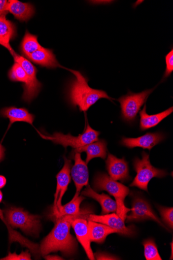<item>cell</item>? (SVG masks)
Returning a JSON list of instances; mask_svg holds the SVG:
<instances>
[{
	"label": "cell",
	"instance_id": "2e32d148",
	"mask_svg": "<svg viewBox=\"0 0 173 260\" xmlns=\"http://www.w3.org/2000/svg\"><path fill=\"white\" fill-rule=\"evenodd\" d=\"M0 115L10 120V128L15 122H26L31 125L35 119V116L29 112L26 108H18L15 107H9L3 108L0 111Z\"/></svg>",
	"mask_w": 173,
	"mask_h": 260
},
{
	"label": "cell",
	"instance_id": "9a60e30c",
	"mask_svg": "<svg viewBox=\"0 0 173 260\" xmlns=\"http://www.w3.org/2000/svg\"><path fill=\"white\" fill-rule=\"evenodd\" d=\"M71 225L77 235V239L83 247L89 259H95L94 254L90 246L88 222L86 219L78 218L72 222Z\"/></svg>",
	"mask_w": 173,
	"mask_h": 260
},
{
	"label": "cell",
	"instance_id": "9c48e42d",
	"mask_svg": "<svg viewBox=\"0 0 173 260\" xmlns=\"http://www.w3.org/2000/svg\"><path fill=\"white\" fill-rule=\"evenodd\" d=\"M131 212L127 216V222H139L145 220H152L156 221L161 226L166 229L159 218L155 214L150 205L143 199L135 197L134 198Z\"/></svg>",
	"mask_w": 173,
	"mask_h": 260
},
{
	"label": "cell",
	"instance_id": "8fae6325",
	"mask_svg": "<svg viewBox=\"0 0 173 260\" xmlns=\"http://www.w3.org/2000/svg\"><path fill=\"white\" fill-rule=\"evenodd\" d=\"M164 138L165 136L163 134L149 133L136 138L123 137L121 140V144L128 148L140 147L151 150Z\"/></svg>",
	"mask_w": 173,
	"mask_h": 260
},
{
	"label": "cell",
	"instance_id": "d4e9b609",
	"mask_svg": "<svg viewBox=\"0 0 173 260\" xmlns=\"http://www.w3.org/2000/svg\"><path fill=\"white\" fill-rule=\"evenodd\" d=\"M84 200L85 198L82 196L74 198L70 203L63 206H62L56 214H52L51 216H49V217H59L64 216L77 215L81 211L80 205Z\"/></svg>",
	"mask_w": 173,
	"mask_h": 260
},
{
	"label": "cell",
	"instance_id": "83f0119b",
	"mask_svg": "<svg viewBox=\"0 0 173 260\" xmlns=\"http://www.w3.org/2000/svg\"><path fill=\"white\" fill-rule=\"evenodd\" d=\"M163 221L171 230L173 228V209L162 206L158 207Z\"/></svg>",
	"mask_w": 173,
	"mask_h": 260
},
{
	"label": "cell",
	"instance_id": "7402d4cb",
	"mask_svg": "<svg viewBox=\"0 0 173 260\" xmlns=\"http://www.w3.org/2000/svg\"><path fill=\"white\" fill-rule=\"evenodd\" d=\"M173 111L171 107L161 113L149 115L146 112V106L140 112V127L142 131H145L154 127L158 125L165 118L169 115Z\"/></svg>",
	"mask_w": 173,
	"mask_h": 260
},
{
	"label": "cell",
	"instance_id": "f546056e",
	"mask_svg": "<svg viewBox=\"0 0 173 260\" xmlns=\"http://www.w3.org/2000/svg\"><path fill=\"white\" fill-rule=\"evenodd\" d=\"M0 259L3 260H31V254L28 250L26 252L22 251L20 254H17L16 252L13 253H9L8 256Z\"/></svg>",
	"mask_w": 173,
	"mask_h": 260
},
{
	"label": "cell",
	"instance_id": "e0dca14e",
	"mask_svg": "<svg viewBox=\"0 0 173 260\" xmlns=\"http://www.w3.org/2000/svg\"><path fill=\"white\" fill-rule=\"evenodd\" d=\"M8 11L21 22H27L35 14L33 6L29 3H23L18 0L8 1Z\"/></svg>",
	"mask_w": 173,
	"mask_h": 260
},
{
	"label": "cell",
	"instance_id": "f1b7e54d",
	"mask_svg": "<svg viewBox=\"0 0 173 260\" xmlns=\"http://www.w3.org/2000/svg\"><path fill=\"white\" fill-rule=\"evenodd\" d=\"M166 69L163 79L168 78L173 72V49L165 56Z\"/></svg>",
	"mask_w": 173,
	"mask_h": 260
},
{
	"label": "cell",
	"instance_id": "30bf717a",
	"mask_svg": "<svg viewBox=\"0 0 173 260\" xmlns=\"http://www.w3.org/2000/svg\"><path fill=\"white\" fill-rule=\"evenodd\" d=\"M64 165L62 169L56 176L57 184L56 193L55 194V200L53 208V214L56 212L61 208V201L62 198L67 190V187L71 182V169L72 167V161L71 160L64 157Z\"/></svg>",
	"mask_w": 173,
	"mask_h": 260
},
{
	"label": "cell",
	"instance_id": "cb8c5ba5",
	"mask_svg": "<svg viewBox=\"0 0 173 260\" xmlns=\"http://www.w3.org/2000/svg\"><path fill=\"white\" fill-rule=\"evenodd\" d=\"M42 46L38 40V36L26 31L20 46L22 53L27 57L41 49Z\"/></svg>",
	"mask_w": 173,
	"mask_h": 260
},
{
	"label": "cell",
	"instance_id": "836d02e7",
	"mask_svg": "<svg viewBox=\"0 0 173 260\" xmlns=\"http://www.w3.org/2000/svg\"><path fill=\"white\" fill-rule=\"evenodd\" d=\"M7 183V179L4 176L0 175V189L4 188Z\"/></svg>",
	"mask_w": 173,
	"mask_h": 260
},
{
	"label": "cell",
	"instance_id": "ac0fdd59",
	"mask_svg": "<svg viewBox=\"0 0 173 260\" xmlns=\"http://www.w3.org/2000/svg\"><path fill=\"white\" fill-rule=\"evenodd\" d=\"M16 36V27L14 23L6 16H0V45L5 47L13 56L15 52L11 46V41Z\"/></svg>",
	"mask_w": 173,
	"mask_h": 260
},
{
	"label": "cell",
	"instance_id": "44dd1931",
	"mask_svg": "<svg viewBox=\"0 0 173 260\" xmlns=\"http://www.w3.org/2000/svg\"><path fill=\"white\" fill-rule=\"evenodd\" d=\"M88 228L90 242L98 244L104 243L110 234L118 233L117 230L107 225L91 221H88Z\"/></svg>",
	"mask_w": 173,
	"mask_h": 260
},
{
	"label": "cell",
	"instance_id": "ba28073f",
	"mask_svg": "<svg viewBox=\"0 0 173 260\" xmlns=\"http://www.w3.org/2000/svg\"><path fill=\"white\" fill-rule=\"evenodd\" d=\"M13 57L15 62L19 63L27 75V82L23 85L24 91L22 99L29 104L38 96L42 88L41 83L37 78V69L29 60L23 56L16 53Z\"/></svg>",
	"mask_w": 173,
	"mask_h": 260
},
{
	"label": "cell",
	"instance_id": "52a82bcc",
	"mask_svg": "<svg viewBox=\"0 0 173 260\" xmlns=\"http://www.w3.org/2000/svg\"><path fill=\"white\" fill-rule=\"evenodd\" d=\"M154 90L148 89L137 93L129 91L126 95L117 100L120 104L123 119L130 123L133 122L141 107Z\"/></svg>",
	"mask_w": 173,
	"mask_h": 260
},
{
	"label": "cell",
	"instance_id": "d6986e66",
	"mask_svg": "<svg viewBox=\"0 0 173 260\" xmlns=\"http://www.w3.org/2000/svg\"><path fill=\"white\" fill-rule=\"evenodd\" d=\"M27 58L33 63L48 69H56L61 66L57 61L53 50L44 48L42 46Z\"/></svg>",
	"mask_w": 173,
	"mask_h": 260
},
{
	"label": "cell",
	"instance_id": "d6a6232c",
	"mask_svg": "<svg viewBox=\"0 0 173 260\" xmlns=\"http://www.w3.org/2000/svg\"><path fill=\"white\" fill-rule=\"evenodd\" d=\"M5 148L0 144V162H1L5 158Z\"/></svg>",
	"mask_w": 173,
	"mask_h": 260
},
{
	"label": "cell",
	"instance_id": "d590c367",
	"mask_svg": "<svg viewBox=\"0 0 173 260\" xmlns=\"http://www.w3.org/2000/svg\"><path fill=\"white\" fill-rule=\"evenodd\" d=\"M3 194L1 191H0V203H1L3 201Z\"/></svg>",
	"mask_w": 173,
	"mask_h": 260
},
{
	"label": "cell",
	"instance_id": "8992f818",
	"mask_svg": "<svg viewBox=\"0 0 173 260\" xmlns=\"http://www.w3.org/2000/svg\"><path fill=\"white\" fill-rule=\"evenodd\" d=\"M100 133L92 129L87 123L84 132L78 137H74L70 134L64 135L56 132L51 136L41 135L46 140H51L55 144L62 145L65 149L67 147L77 149L90 144L98 140Z\"/></svg>",
	"mask_w": 173,
	"mask_h": 260
},
{
	"label": "cell",
	"instance_id": "484cf974",
	"mask_svg": "<svg viewBox=\"0 0 173 260\" xmlns=\"http://www.w3.org/2000/svg\"><path fill=\"white\" fill-rule=\"evenodd\" d=\"M9 78L13 82L26 84L28 80L27 75L21 66L15 62L8 73Z\"/></svg>",
	"mask_w": 173,
	"mask_h": 260
},
{
	"label": "cell",
	"instance_id": "5b68a950",
	"mask_svg": "<svg viewBox=\"0 0 173 260\" xmlns=\"http://www.w3.org/2000/svg\"><path fill=\"white\" fill-rule=\"evenodd\" d=\"M142 155V159L137 157L133 161L134 169L137 174L130 186H135L148 191V184L153 178L164 177L167 173L164 170L153 167L150 160V155L147 153L143 152Z\"/></svg>",
	"mask_w": 173,
	"mask_h": 260
},
{
	"label": "cell",
	"instance_id": "e575fe53",
	"mask_svg": "<svg viewBox=\"0 0 173 260\" xmlns=\"http://www.w3.org/2000/svg\"><path fill=\"white\" fill-rule=\"evenodd\" d=\"M46 259H64L63 258L58 256V255H46L45 256Z\"/></svg>",
	"mask_w": 173,
	"mask_h": 260
},
{
	"label": "cell",
	"instance_id": "6da1fadb",
	"mask_svg": "<svg viewBox=\"0 0 173 260\" xmlns=\"http://www.w3.org/2000/svg\"><path fill=\"white\" fill-rule=\"evenodd\" d=\"M90 213V211L84 209L76 215L51 217L55 221V226L42 242L40 251L42 255L57 251H60L66 256L75 254L78 249V243L70 233L72 222L78 218L87 219Z\"/></svg>",
	"mask_w": 173,
	"mask_h": 260
},
{
	"label": "cell",
	"instance_id": "3957f363",
	"mask_svg": "<svg viewBox=\"0 0 173 260\" xmlns=\"http://www.w3.org/2000/svg\"><path fill=\"white\" fill-rule=\"evenodd\" d=\"M93 186L96 190L107 191L115 198L117 205L116 214L125 221L127 214L131 211V209L125 205V200L129 194V188L105 173L97 174L95 176Z\"/></svg>",
	"mask_w": 173,
	"mask_h": 260
},
{
	"label": "cell",
	"instance_id": "7a4b0ae2",
	"mask_svg": "<svg viewBox=\"0 0 173 260\" xmlns=\"http://www.w3.org/2000/svg\"><path fill=\"white\" fill-rule=\"evenodd\" d=\"M64 68L76 77L71 83L68 92L70 103L73 107H78L81 112H86L100 99H106L113 102V99L105 91L90 87L87 78L81 72Z\"/></svg>",
	"mask_w": 173,
	"mask_h": 260
},
{
	"label": "cell",
	"instance_id": "603a6c76",
	"mask_svg": "<svg viewBox=\"0 0 173 260\" xmlns=\"http://www.w3.org/2000/svg\"><path fill=\"white\" fill-rule=\"evenodd\" d=\"M82 196L91 198L100 204L102 207V215H107L111 212H116L117 205L116 201L112 200L109 196L104 193L98 194L88 186L82 192Z\"/></svg>",
	"mask_w": 173,
	"mask_h": 260
},
{
	"label": "cell",
	"instance_id": "ffe728a7",
	"mask_svg": "<svg viewBox=\"0 0 173 260\" xmlns=\"http://www.w3.org/2000/svg\"><path fill=\"white\" fill-rule=\"evenodd\" d=\"M73 153H81L85 152L87 153L86 163H88L93 158L100 157L105 159L107 155V142L101 139L93 142L90 144L74 149Z\"/></svg>",
	"mask_w": 173,
	"mask_h": 260
},
{
	"label": "cell",
	"instance_id": "1f68e13d",
	"mask_svg": "<svg viewBox=\"0 0 173 260\" xmlns=\"http://www.w3.org/2000/svg\"><path fill=\"white\" fill-rule=\"evenodd\" d=\"M8 1L0 0V16H6L9 13L8 11Z\"/></svg>",
	"mask_w": 173,
	"mask_h": 260
},
{
	"label": "cell",
	"instance_id": "5bb4252c",
	"mask_svg": "<svg viewBox=\"0 0 173 260\" xmlns=\"http://www.w3.org/2000/svg\"><path fill=\"white\" fill-rule=\"evenodd\" d=\"M87 220L107 225L117 230L118 233L121 235L130 236L134 234L133 228L127 227L125 221L117 214H107L102 216H97L90 214Z\"/></svg>",
	"mask_w": 173,
	"mask_h": 260
},
{
	"label": "cell",
	"instance_id": "4fadbf2b",
	"mask_svg": "<svg viewBox=\"0 0 173 260\" xmlns=\"http://www.w3.org/2000/svg\"><path fill=\"white\" fill-rule=\"evenodd\" d=\"M106 165L110 177L112 179L124 182L130 179L128 162L124 158L119 159L109 154Z\"/></svg>",
	"mask_w": 173,
	"mask_h": 260
},
{
	"label": "cell",
	"instance_id": "4dcf8cb0",
	"mask_svg": "<svg viewBox=\"0 0 173 260\" xmlns=\"http://www.w3.org/2000/svg\"><path fill=\"white\" fill-rule=\"evenodd\" d=\"M94 256L96 259H119L116 256L106 253L97 252L95 253Z\"/></svg>",
	"mask_w": 173,
	"mask_h": 260
},
{
	"label": "cell",
	"instance_id": "277c9868",
	"mask_svg": "<svg viewBox=\"0 0 173 260\" xmlns=\"http://www.w3.org/2000/svg\"><path fill=\"white\" fill-rule=\"evenodd\" d=\"M6 218L0 209V218L14 228H20L24 233L38 237L41 230L40 217L31 215L22 208L11 207L5 210Z\"/></svg>",
	"mask_w": 173,
	"mask_h": 260
},
{
	"label": "cell",
	"instance_id": "4316f807",
	"mask_svg": "<svg viewBox=\"0 0 173 260\" xmlns=\"http://www.w3.org/2000/svg\"><path fill=\"white\" fill-rule=\"evenodd\" d=\"M144 255L147 260H161L157 245L153 239H148L143 242Z\"/></svg>",
	"mask_w": 173,
	"mask_h": 260
},
{
	"label": "cell",
	"instance_id": "7c38bea8",
	"mask_svg": "<svg viewBox=\"0 0 173 260\" xmlns=\"http://www.w3.org/2000/svg\"><path fill=\"white\" fill-rule=\"evenodd\" d=\"M74 166L71 170V175L75 183L77 192L74 198L79 197L80 193L84 186L88 184L89 171L87 164L81 158L80 153L74 154Z\"/></svg>",
	"mask_w": 173,
	"mask_h": 260
}]
</instances>
